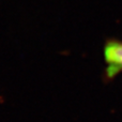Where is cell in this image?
I'll list each match as a JSON object with an SVG mask.
<instances>
[{"mask_svg":"<svg viewBox=\"0 0 122 122\" xmlns=\"http://www.w3.org/2000/svg\"><path fill=\"white\" fill-rule=\"evenodd\" d=\"M106 75L108 78L122 72V41L110 40L104 46Z\"/></svg>","mask_w":122,"mask_h":122,"instance_id":"6da1fadb","label":"cell"}]
</instances>
